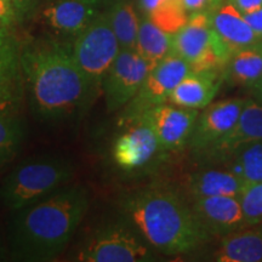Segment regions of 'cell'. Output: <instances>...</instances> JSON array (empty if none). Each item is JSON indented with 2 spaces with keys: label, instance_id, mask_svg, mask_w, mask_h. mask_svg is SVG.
I'll return each mask as SVG.
<instances>
[{
  "label": "cell",
  "instance_id": "4",
  "mask_svg": "<svg viewBox=\"0 0 262 262\" xmlns=\"http://www.w3.org/2000/svg\"><path fill=\"white\" fill-rule=\"evenodd\" d=\"M73 175V164L63 157H33L3 180L0 202L12 212L21 210L68 185Z\"/></svg>",
  "mask_w": 262,
  "mask_h": 262
},
{
  "label": "cell",
  "instance_id": "31",
  "mask_svg": "<svg viewBox=\"0 0 262 262\" xmlns=\"http://www.w3.org/2000/svg\"><path fill=\"white\" fill-rule=\"evenodd\" d=\"M241 14H249L262 8V0H227Z\"/></svg>",
  "mask_w": 262,
  "mask_h": 262
},
{
  "label": "cell",
  "instance_id": "16",
  "mask_svg": "<svg viewBox=\"0 0 262 262\" xmlns=\"http://www.w3.org/2000/svg\"><path fill=\"white\" fill-rule=\"evenodd\" d=\"M100 14L95 4L80 0H52L41 9L44 25L55 34L64 39H73L84 31Z\"/></svg>",
  "mask_w": 262,
  "mask_h": 262
},
{
  "label": "cell",
  "instance_id": "33",
  "mask_svg": "<svg viewBox=\"0 0 262 262\" xmlns=\"http://www.w3.org/2000/svg\"><path fill=\"white\" fill-rule=\"evenodd\" d=\"M160 2H162V0H140L139 8L141 11H142L143 16H147Z\"/></svg>",
  "mask_w": 262,
  "mask_h": 262
},
{
  "label": "cell",
  "instance_id": "20",
  "mask_svg": "<svg viewBox=\"0 0 262 262\" xmlns=\"http://www.w3.org/2000/svg\"><path fill=\"white\" fill-rule=\"evenodd\" d=\"M221 238L214 254L219 262H262V226H250Z\"/></svg>",
  "mask_w": 262,
  "mask_h": 262
},
{
  "label": "cell",
  "instance_id": "15",
  "mask_svg": "<svg viewBox=\"0 0 262 262\" xmlns=\"http://www.w3.org/2000/svg\"><path fill=\"white\" fill-rule=\"evenodd\" d=\"M192 208L211 237L222 238L249 227L237 196L220 195L193 199Z\"/></svg>",
  "mask_w": 262,
  "mask_h": 262
},
{
  "label": "cell",
  "instance_id": "12",
  "mask_svg": "<svg viewBox=\"0 0 262 262\" xmlns=\"http://www.w3.org/2000/svg\"><path fill=\"white\" fill-rule=\"evenodd\" d=\"M9 28H0V112L17 113L26 93L22 42Z\"/></svg>",
  "mask_w": 262,
  "mask_h": 262
},
{
  "label": "cell",
  "instance_id": "11",
  "mask_svg": "<svg viewBox=\"0 0 262 262\" xmlns=\"http://www.w3.org/2000/svg\"><path fill=\"white\" fill-rule=\"evenodd\" d=\"M247 98L234 97L210 103L196 118L188 146L195 156L201 157L235 125Z\"/></svg>",
  "mask_w": 262,
  "mask_h": 262
},
{
  "label": "cell",
  "instance_id": "32",
  "mask_svg": "<svg viewBox=\"0 0 262 262\" xmlns=\"http://www.w3.org/2000/svg\"><path fill=\"white\" fill-rule=\"evenodd\" d=\"M244 16L245 21L248 22L251 29L258 38L262 39V8L256 11L249 12V14H242Z\"/></svg>",
  "mask_w": 262,
  "mask_h": 262
},
{
  "label": "cell",
  "instance_id": "34",
  "mask_svg": "<svg viewBox=\"0 0 262 262\" xmlns=\"http://www.w3.org/2000/svg\"><path fill=\"white\" fill-rule=\"evenodd\" d=\"M251 91V95H253V97L255 100L258 101V102L262 103V78L260 80L257 81L256 84L254 85L251 89H249Z\"/></svg>",
  "mask_w": 262,
  "mask_h": 262
},
{
  "label": "cell",
  "instance_id": "30",
  "mask_svg": "<svg viewBox=\"0 0 262 262\" xmlns=\"http://www.w3.org/2000/svg\"><path fill=\"white\" fill-rule=\"evenodd\" d=\"M17 22L16 12L10 0H0V27H10Z\"/></svg>",
  "mask_w": 262,
  "mask_h": 262
},
{
  "label": "cell",
  "instance_id": "5",
  "mask_svg": "<svg viewBox=\"0 0 262 262\" xmlns=\"http://www.w3.org/2000/svg\"><path fill=\"white\" fill-rule=\"evenodd\" d=\"M171 52L187 61L192 71L224 70L233 54L212 28L210 16L205 12L189 15L186 25L172 35Z\"/></svg>",
  "mask_w": 262,
  "mask_h": 262
},
{
  "label": "cell",
  "instance_id": "25",
  "mask_svg": "<svg viewBox=\"0 0 262 262\" xmlns=\"http://www.w3.org/2000/svg\"><path fill=\"white\" fill-rule=\"evenodd\" d=\"M24 137L25 126L17 113L0 112V168L16 158Z\"/></svg>",
  "mask_w": 262,
  "mask_h": 262
},
{
  "label": "cell",
  "instance_id": "19",
  "mask_svg": "<svg viewBox=\"0 0 262 262\" xmlns=\"http://www.w3.org/2000/svg\"><path fill=\"white\" fill-rule=\"evenodd\" d=\"M245 185L241 176L228 169L199 170L187 179V191L193 199L220 195L239 198Z\"/></svg>",
  "mask_w": 262,
  "mask_h": 262
},
{
  "label": "cell",
  "instance_id": "29",
  "mask_svg": "<svg viewBox=\"0 0 262 262\" xmlns=\"http://www.w3.org/2000/svg\"><path fill=\"white\" fill-rule=\"evenodd\" d=\"M14 6L17 22H24L31 18L38 11L39 0H10Z\"/></svg>",
  "mask_w": 262,
  "mask_h": 262
},
{
  "label": "cell",
  "instance_id": "35",
  "mask_svg": "<svg viewBox=\"0 0 262 262\" xmlns=\"http://www.w3.org/2000/svg\"><path fill=\"white\" fill-rule=\"evenodd\" d=\"M80 2L90 3V4H95V5H97L98 3H101V2H104V0H80Z\"/></svg>",
  "mask_w": 262,
  "mask_h": 262
},
{
  "label": "cell",
  "instance_id": "27",
  "mask_svg": "<svg viewBox=\"0 0 262 262\" xmlns=\"http://www.w3.org/2000/svg\"><path fill=\"white\" fill-rule=\"evenodd\" d=\"M238 199L249 227L262 225V182H247Z\"/></svg>",
  "mask_w": 262,
  "mask_h": 262
},
{
  "label": "cell",
  "instance_id": "6",
  "mask_svg": "<svg viewBox=\"0 0 262 262\" xmlns=\"http://www.w3.org/2000/svg\"><path fill=\"white\" fill-rule=\"evenodd\" d=\"M81 262H146L155 260V249L126 221L98 228L78 251Z\"/></svg>",
  "mask_w": 262,
  "mask_h": 262
},
{
  "label": "cell",
  "instance_id": "22",
  "mask_svg": "<svg viewBox=\"0 0 262 262\" xmlns=\"http://www.w3.org/2000/svg\"><path fill=\"white\" fill-rule=\"evenodd\" d=\"M172 35L143 16L140 19L135 50L155 67L171 52Z\"/></svg>",
  "mask_w": 262,
  "mask_h": 262
},
{
  "label": "cell",
  "instance_id": "23",
  "mask_svg": "<svg viewBox=\"0 0 262 262\" xmlns=\"http://www.w3.org/2000/svg\"><path fill=\"white\" fill-rule=\"evenodd\" d=\"M107 16L122 49H135L140 17L131 0H116L107 10Z\"/></svg>",
  "mask_w": 262,
  "mask_h": 262
},
{
  "label": "cell",
  "instance_id": "1",
  "mask_svg": "<svg viewBox=\"0 0 262 262\" xmlns=\"http://www.w3.org/2000/svg\"><path fill=\"white\" fill-rule=\"evenodd\" d=\"M21 63L32 113L42 122L70 119L96 97L71 42L51 38L22 42Z\"/></svg>",
  "mask_w": 262,
  "mask_h": 262
},
{
  "label": "cell",
  "instance_id": "26",
  "mask_svg": "<svg viewBox=\"0 0 262 262\" xmlns=\"http://www.w3.org/2000/svg\"><path fill=\"white\" fill-rule=\"evenodd\" d=\"M146 17L163 31L175 34L186 25L189 15L182 4V0H162Z\"/></svg>",
  "mask_w": 262,
  "mask_h": 262
},
{
  "label": "cell",
  "instance_id": "37",
  "mask_svg": "<svg viewBox=\"0 0 262 262\" xmlns=\"http://www.w3.org/2000/svg\"><path fill=\"white\" fill-rule=\"evenodd\" d=\"M0 28H3V27H0Z\"/></svg>",
  "mask_w": 262,
  "mask_h": 262
},
{
  "label": "cell",
  "instance_id": "28",
  "mask_svg": "<svg viewBox=\"0 0 262 262\" xmlns=\"http://www.w3.org/2000/svg\"><path fill=\"white\" fill-rule=\"evenodd\" d=\"M224 2L225 0H182V4L188 15L198 14V12L210 14Z\"/></svg>",
  "mask_w": 262,
  "mask_h": 262
},
{
  "label": "cell",
  "instance_id": "13",
  "mask_svg": "<svg viewBox=\"0 0 262 262\" xmlns=\"http://www.w3.org/2000/svg\"><path fill=\"white\" fill-rule=\"evenodd\" d=\"M160 148L155 131L145 122L126 126L112 146V158L120 169L135 171L145 168L156 158Z\"/></svg>",
  "mask_w": 262,
  "mask_h": 262
},
{
  "label": "cell",
  "instance_id": "17",
  "mask_svg": "<svg viewBox=\"0 0 262 262\" xmlns=\"http://www.w3.org/2000/svg\"><path fill=\"white\" fill-rule=\"evenodd\" d=\"M224 83L220 68L191 71L170 94L168 102L191 110H204L212 102Z\"/></svg>",
  "mask_w": 262,
  "mask_h": 262
},
{
  "label": "cell",
  "instance_id": "8",
  "mask_svg": "<svg viewBox=\"0 0 262 262\" xmlns=\"http://www.w3.org/2000/svg\"><path fill=\"white\" fill-rule=\"evenodd\" d=\"M191 71L187 61L170 52L149 71L140 90L124 107L119 125H133L150 108L168 102L170 94Z\"/></svg>",
  "mask_w": 262,
  "mask_h": 262
},
{
  "label": "cell",
  "instance_id": "14",
  "mask_svg": "<svg viewBox=\"0 0 262 262\" xmlns=\"http://www.w3.org/2000/svg\"><path fill=\"white\" fill-rule=\"evenodd\" d=\"M256 141H262V103L255 98H247L232 130L199 158L205 164L226 163L235 150Z\"/></svg>",
  "mask_w": 262,
  "mask_h": 262
},
{
  "label": "cell",
  "instance_id": "9",
  "mask_svg": "<svg viewBox=\"0 0 262 262\" xmlns=\"http://www.w3.org/2000/svg\"><path fill=\"white\" fill-rule=\"evenodd\" d=\"M152 68L153 66L135 49H120L102 83L108 112H117L125 107L140 90Z\"/></svg>",
  "mask_w": 262,
  "mask_h": 262
},
{
  "label": "cell",
  "instance_id": "2",
  "mask_svg": "<svg viewBox=\"0 0 262 262\" xmlns=\"http://www.w3.org/2000/svg\"><path fill=\"white\" fill-rule=\"evenodd\" d=\"M83 185H66L34 204L14 211L10 250L14 260L44 262L57 258L72 241L89 209Z\"/></svg>",
  "mask_w": 262,
  "mask_h": 262
},
{
  "label": "cell",
  "instance_id": "3",
  "mask_svg": "<svg viewBox=\"0 0 262 262\" xmlns=\"http://www.w3.org/2000/svg\"><path fill=\"white\" fill-rule=\"evenodd\" d=\"M122 219L156 251L185 255L212 238L198 216L178 192L150 185L130 192L119 201Z\"/></svg>",
  "mask_w": 262,
  "mask_h": 262
},
{
  "label": "cell",
  "instance_id": "24",
  "mask_svg": "<svg viewBox=\"0 0 262 262\" xmlns=\"http://www.w3.org/2000/svg\"><path fill=\"white\" fill-rule=\"evenodd\" d=\"M225 164L245 182H262V141L241 147Z\"/></svg>",
  "mask_w": 262,
  "mask_h": 262
},
{
  "label": "cell",
  "instance_id": "7",
  "mask_svg": "<svg viewBox=\"0 0 262 262\" xmlns=\"http://www.w3.org/2000/svg\"><path fill=\"white\" fill-rule=\"evenodd\" d=\"M72 45L75 61L89 79L95 93L98 94L102 89L104 77L122 49L110 24L107 12L98 14L74 38Z\"/></svg>",
  "mask_w": 262,
  "mask_h": 262
},
{
  "label": "cell",
  "instance_id": "10",
  "mask_svg": "<svg viewBox=\"0 0 262 262\" xmlns=\"http://www.w3.org/2000/svg\"><path fill=\"white\" fill-rule=\"evenodd\" d=\"M198 116L199 110L165 102L150 108L137 122L152 127L163 152H176L188 145Z\"/></svg>",
  "mask_w": 262,
  "mask_h": 262
},
{
  "label": "cell",
  "instance_id": "18",
  "mask_svg": "<svg viewBox=\"0 0 262 262\" xmlns=\"http://www.w3.org/2000/svg\"><path fill=\"white\" fill-rule=\"evenodd\" d=\"M209 16L212 28L232 52L262 40L245 21L244 16L227 0Z\"/></svg>",
  "mask_w": 262,
  "mask_h": 262
},
{
  "label": "cell",
  "instance_id": "21",
  "mask_svg": "<svg viewBox=\"0 0 262 262\" xmlns=\"http://www.w3.org/2000/svg\"><path fill=\"white\" fill-rule=\"evenodd\" d=\"M222 73L225 83L251 89L262 78V40L235 50Z\"/></svg>",
  "mask_w": 262,
  "mask_h": 262
},
{
  "label": "cell",
  "instance_id": "36",
  "mask_svg": "<svg viewBox=\"0 0 262 262\" xmlns=\"http://www.w3.org/2000/svg\"><path fill=\"white\" fill-rule=\"evenodd\" d=\"M4 257H5L4 248H3L2 244H0V260H4Z\"/></svg>",
  "mask_w": 262,
  "mask_h": 262
}]
</instances>
